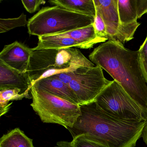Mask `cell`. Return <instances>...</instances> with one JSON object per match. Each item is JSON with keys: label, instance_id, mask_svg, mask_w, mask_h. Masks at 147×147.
Returning <instances> with one entry per match:
<instances>
[{"label": "cell", "instance_id": "13", "mask_svg": "<svg viewBox=\"0 0 147 147\" xmlns=\"http://www.w3.org/2000/svg\"><path fill=\"white\" fill-rule=\"evenodd\" d=\"M37 45L32 48V51L40 49H66L78 48L82 49L81 45L70 38L61 36L56 35H49L38 37Z\"/></svg>", "mask_w": 147, "mask_h": 147}, {"label": "cell", "instance_id": "14", "mask_svg": "<svg viewBox=\"0 0 147 147\" xmlns=\"http://www.w3.org/2000/svg\"><path fill=\"white\" fill-rule=\"evenodd\" d=\"M51 5L69 11L95 18L96 9L94 0H51Z\"/></svg>", "mask_w": 147, "mask_h": 147}, {"label": "cell", "instance_id": "21", "mask_svg": "<svg viewBox=\"0 0 147 147\" xmlns=\"http://www.w3.org/2000/svg\"><path fill=\"white\" fill-rule=\"evenodd\" d=\"M90 68L88 67H81L77 69L75 71L61 73V74L55 75L52 76L59 79L65 84L69 85V83L74 79H76L78 76L86 73Z\"/></svg>", "mask_w": 147, "mask_h": 147}, {"label": "cell", "instance_id": "17", "mask_svg": "<svg viewBox=\"0 0 147 147\" xmlns=\"http://www.w3.org/2000/svg\"><path fill=\"white\" fill-rule=\"evenodd\" d=\"M118 10L120 23L128 24L138 19L136 0H118Z\"/></svg>", "mask_w": 147, "mask_h": 147}, {"label": "cell", "instance_id": "6", "mask_svg": "<svg viewBox=\"0 0 147 147\" xmlns=\"http://www.w3.org/2000/svg\"><path fill=\"white\" fill-rule=\"evenodd\" d=\"M95 103L107 114L121 120L142 122L147 119L140 107L114 80L98 95Z\"/></svg>", "mask_w": 147, "mask_h": 147}, {"label": "cell", "instance_id": "25", "mask_svg": "<svg viewBox=\"0 0 147 147\" xmlns=\"http://www.w3.org/2000/svg\"><path fill=\"white\" fill-rule=\"evenodd\" d=\"M138 51L140 58L147 61V36Z\"/></svg>", "mask_w": 147, "mask_h": 147}, {"label": "cell", "instance_id": "7", "mask_svg": "<svg viewBox=\"0 0 147 147\" xmlns=\"http://www.w3.org/2000/svg\"><path fill=\"white\" fill-rule=\"evenodd\" d=\"M111 82L105 78L103 69L96 66L74 79L69 85L79 105L82 106L95 102L98 95Z\"/></svg>", "mask_w": 147, "mask_h": 147}, {"label": "cell", "instance_id": "26", "mask_svg": "<svg viewBox=\"0 0 147 147\" xmlns=\"http://www.w3.org/2000/svg\"><path fill=\"white\" fill-rule=\"evenodd\" d=\"M139 62L142 74L147 85V61L143 60L139 57Z\"/></svg>", "mask_w": 147, "mask_h": 147}, {"label": "cell", "instance_id": "23", "mask_svg": "<svg viewBox=\"0 0 147 147\" xmlns=\"http://www.w3.org/2000/svg\"><path fill=\"white\" fill-rule=\"evenodd\" d=\"M22 2L26 11L31 13L36 12L41 5L45 3V1L42 0H22Z\"/></svg>", "mask_w": 147, "mask_h": 147}, {"label": "cell", "instance_id": "28", "mask_svg": "<svg viewBox=\"0 0 147 147\" xmlns=\"http://www.w3.org/2000/svg\"><path fill=\"white\" fill-rule=\"evenodd\" d=\"M142 137L143 139L144 142L147 145V119L145 121V125L143 130Z\"/></svg>", "mask_w": 147, "mask_h": 147}, {"label": "cell", "instance_id": "19", "mask_svg": "<svg viewBox=\"0 0 147 147\" xmlns=\"http://www.w3.org/2000/svg\"><path fill=\"white\" fill-rule=\"evenodd\" d=\"M26 16L22 13L18 18L0 19V33L7 32L17 27L25 26L28 24Z\"/></svg>", "mask_w": 147, "mask_h": 147}, {"label": "cell", "instance_id": "9", "mask_svg": "<svg viewBox=\"0 0 147 147\" xmlns=\"http://www.w3.org/2000/svg\"><path fill=\"white\" fill-rule=\"evenodd\" d=\"M32 87L28 73H22L0 61V90L18 88L21 94L30 92Z\"/></svg>", "mask_w": 147, "mask_h": 147}, {"label": "cell", "instance_id": "4", "mask_svg": "<svg viewBox=\"0 0 147 147\" xmlns=\"http://www.w3.org/2000/svg\"><path fill=\"white\" fill-rule=\"evenodd\" d=\"M94 18L69 11L58 6L43 7L28 20L30 35H57L89 26Z\"/></svg>", "mask_w": 147, "mask_h": 147}, {"label": "cell", "instance_id": "12", "mask_svg": "<svg viewBox=\"0 0 147 147\" xmlns=\"http://www.w3.org/2000/svg\"><path fill=\"white\" fill-rule=\"evenodd\" d=\"M56 35L73 38L81 45L82 49H91L94 45L103 42H105L107 41L97 36L93 24L87 27Z\"/></svg>", "mask_w": 147, "mask_h": 147}, {"label": "cell", "instance_id": "27", "mask_svg": "<svg viewBox=\"0 0 147 147\" xmlns=\"http://www.w3.org/2000/svg\"><path fill=\"white\" fill-rule=\"evenodd\" d=\"M55 147H72L71 142L67 141H60L57 142Z\"/></svg>", "mask_w": 147, "mask_h": 147}, {"label": "cell", "instance_id": "8", "mask_svg": "<svg viewBox=\"0 0 147 147\" xmlns=\"http://www.w3.org/2000/svg\"><path fill=\"white\" fill-rule=\"evenodd\" d=\"M32 49L18 41L5 45L0 53V61L22 73L27 72Z\"/></svg>", "mask_w": 147, "mask_h": 147}, {"label": "cell", "instance_id": "11", "mask_svg": "<svg viewBox=\"0 0 147 147\" xmlns=\"http://www.w3.org/2000/svg\"><path fill=\"white\" fill-rule=\"evenodd\" d=\"M108 41L119 42L122 44L134 38L135 32L140 24L136 22L128 24L105 23Z\"/></svg>", "mask_w": 147, "mask_h": 147}, {"label": "cell", "instance_id": "18", "mask_svg": "<svg viewBox=\"0 0 147 147\" xmlns=\"http://www.w3.org/2000/svg\"><path fill=\"white\" fill-rule=\"evenodd\" d=\"M29 92L21 94V90L18 88H9L0 90V112L1 117L8 112L11 104H8L11 100H18L24 98H32Z\"/></svg>", "mask_w": 147, "mask_h": 147}, {"label": "cell", "instance_id": "16", "mask_svg": "<svg viewBox=\"0 0 147 147\" xmlns=\"http://www.w3.org/2000/svg\"><path fill=\"white\" fill-rule=\"evenodd\" d=\"M118 0H94L96 11L105 23H120L118 10Z\"/></svg>", "mask_w": 147, "mask_h": 147}, {"label": "cell", "instance_id": "2", "mask_svg": "<svg viewBox=\"0 0 147 147\" xmlns=\"http://www.w3.org/2000/svg\"><path fill=\"white\" fill-rule=\"evenodd\" d=\"M81 114L68 129L73 138L85 135L107 147H136L142 137L145 121H126L101 110L95 102L80 106Z\"/></svg>", "mask_w": 147, "mask_h": 147}, {"label": "cell", "instance_id": "3", "mask_svg": "<svg viewBox=\"0 0 147 147\" xmlns=\"http://www.w3.org/2000/svg\"><path fill=\"white\" fill-rule=\"evenodd\" d=\"M94 64L75 47L33 51L27 73L32 86L38 81L81 67H93Z\"/></svg>", "mask_w": 147, "mask_h": 147}, {"label": "cell", "instance_id": "15", "mask_svg": "<svg viewBox=\"0 0 147 147\" xmlns=\"http://www.w3.org/2000/svg\"><path fill=\"white\" fill-rule=\"evenodd\" d=\"M0 147H34L32 140L19 128L12 130L0 139Z\"/></svg>", "mask_w": 147, "mask_h": 147}, {"label": "cell", "instance_id": "5", "mask_svg": "<svg viewBox=\"0 0 147 147\" xmlns=\"http://www.w3.org/2000/svg\"><path fill=\"white\" fill-rule=\"evenodd\" d=\"M31 106L42 122L61 125L67 129L74 126L81 114L80 106L33 86Z\"/></svg>", "mask_w": 147, "mask_h": 147}, {"label": "cell", "instance_id": "22", "mask_svg": "<svg viewBox=\"0 0 147 147\" xmlns=\"http://www.w3.org/2000/svg\"><path fill=\"white\" fill-rule=\"evenodd\" d=\"M94 28L97 36L108 40L106 32V26L105 21L100 13L96 11V15L94 19Z\"/></svg>", "mask_w": 147, "mask_h": 147}, {"label": "cell", "instance_id": "24", "mask_svg": "<svg viewBox=\"0 0 147 147\" xmlns=\"http://www.w3.org/2000/svg\"><path fill=\"white\" fill-rule=\"evenodd\" d=\"M138 19L147 13V0H136Z\"/></svg>", "mask_w": 147, "mask_h": 147}, {"label": "cell", "instance_id": "10", "mask_svg": "<svg viewBox=\"0 0 147 147\" xmlns=\"http://www.w3.org/2000/svg\"><path fill=\"white\" fill-rule=\"evenodd\" d=\"M33 86L53 95L79 105V102L69 85L53 76L43 78L37 81Z\"/></svg>", "mask_w": 147, "mask_h": 147}, {"label": "cell", "instance_id": "1", "mask_svg": "<svg viewBox=\"0 0 147 147\" xmlns=\"http://www.w3.org/2000/svg\"><path fill=\"white\" fill-rule=\"evenodd\" d=\"M89 58L120 84L147 116V85L138 51L126 49L119 42L108 41L94 49Z\"/></svg>", "mask_w": 147, "mask_h": 147}, {"label": "cell", "instance_id": "20", "mask_svg": "<svg viewBox=\"0 0 147 147\" xmlns=\"http://www.w3.org/2000/svg\"><path fill=\"white\" fill-rule=\"evenodd\" d=\"M72 147H107L85 135H81L73 138L71 142Z\"/></svg>", "mask_w": 147, "mask_h": 147}]
</instances>
